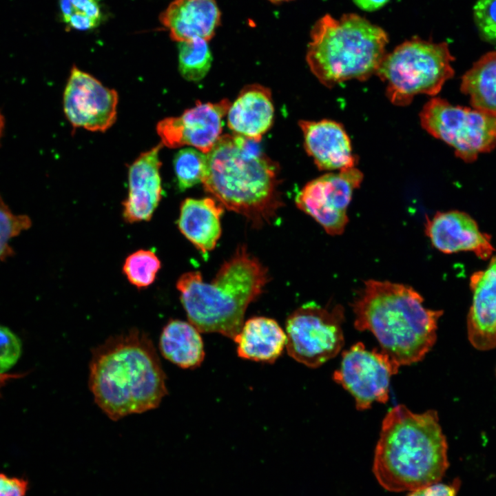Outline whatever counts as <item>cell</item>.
<instances>
[{
    "label": "cell",
    "mask_w": 496,
    "mask_h": 496,
    "mask_svg": "<svg viewBox=\"0 0 496 496\" xmlns=\"http://www.w3.org/2000/svg\"><path fill=\"white\" fill-rule=\"evenodd\" d=\"M116 91L73 66L63 94L65 114L74 127L105 132L116 121Z\"/></svg>",
    "instance_id": "12"
},
{
    "label": "cell",
    "mask_w": 496,
    "mask_h": 496,
    "mask_svg": "<svg viewBox=\"0 0 496 496\" xmlns=\"http://www.w3.org/2000/svg\"><path fill=\"white\" fill-rule=\"evenodd\" d=\"M460 90L473 107L496 114V51L482 56L463 75Z\"/></svg>",
    "instance_id": "23"
},
{
    "label": "cell",
    "mask_w": 496,
    "mask_h": 496,
    "mask_svg": "<svg viewBox=\"0 0 496 496\" xmlns=\"http://www.w3.org/2000/svg\"><path fill=\"white\" fill-rule=\"evenodd\" d=\"M344 308L331 309L314 302L302 304L287 319V350L297 362L316 368L334 358L344 343Z\"/></svg>",
    "instance_id": "9"
},
{
    "label": "cell",
    "mask_w": 496,
    "mask_h": 496,
    "mask_svg": "<svg viewBox=\"0 0 496 496\" xmlns=\"http://www.w3.org/2000/svg\"><path fill=\"white\" fill-rule=\"evenodd\" d=\"M389 1L390 0H353L354 3L360 9L369 12L381 8Z\"/></svg>",
    "instance_id": "33"
},
{
    "label": "cell",
    "mask_w": 496,
    "mask_h": 496,
    "mask_svg": "<svg viewBox=\"0 0 496 496\" xmlns=\"http://www.w3.org/2000/svg\"><path fill=\"white\" fill-rule=\"evenodd\" d=\"M473 17L481 37L496 44V0H477L473 6Z\"/></svg>",
    "instance_id": "29"
},
{
    "label": "cell",
    "mask_w": 496,
    "mask_h": 496,
    "mask_svg": "<svg viewBox=\"0 0 496 496\" xmlns=\"http://www.w3.org/2000/svg\"><path fill=\"white\" fill-rule=\"evenodd\" d=\"M59 6L63 21L77 30L94 29L103 17L99 0H60Z\"/></svg>",
    "instance_id": "25"
},
{
    "label": "cell",
    "mask_w": 496,
    "mask_h": 496,
    "mask_svg": "<svg viewBox=\"0 0 496 496\" xmlns=\"http://www.w3.org/2000/svg\"><path fill=\"white\" fill-rule=\"evenodd\" d=\"M21 374H10V373H0V391L6 383L12 379H16L21 378Z\"/></svg>",
    "instance_id": "34"
},
{
    "label": "cell",
    "mask_w": 496,
    "mask_h": 496,
    "mask_svg": "<svg viewBox=\"0 0 496 496\" xmlns=\"http://www.w3.org/2000/svg\"><path fill=\"white\" fill-rule=\"evenodd\" d=\"M363 174L350 167L327 173L307 183L296 197L297 207L332 236L342 234L348 223L347 208Z\"/></svg>",
    "instance_id": "11"
},
{
    "label": "cell",
    "mask_w": 496,
    "mask_h": 496,
    "mask_svg": "<svg viewBox=\"0 0 496 496\" xmlns=\"http://www.w3.org/2000/svg\"><path fill=\"white\" fill-rule=\"evenodd\" d=\"M424 231L433 247L444 254L471 251L486 260L495 251L491 236L482 232L476 221L464 211H439L431 218L426 217Z\"/></svg>",
    "instance_id": "14"
},
{
    "label": "cell",
    "mask_w": 496,
    "mask_h": 496,
    "mask_svg": "<svg viewBox=\"0 0 496 496\" xmlns=\"http://www.w3.org/2000/svg\"><path fill=\"white\" fill-rule=\"evenodd\" d=\"M448 464L447 443L435 411L415 413L397 405L388 411L373 465L383 488L412 491L437 483Z\"/></svg>",
    "instance_id": "3"
},
{
    "label": "cell",
    "mask_w": 496,
    "mask_h": 496,
    "mask_svg": "<svg viewBox=\"0 0 496 496\" xmlns=\"http://www.w3.org/2000/svg\"><path fill=\"white\" fill-rule=\"evenodd\" d=\"M230 105L228 99L217 103L197 101L180 116L165 118L156 125L161 143L170 148L189 145L207 154L220 137L223 120Z\"/></svg>",
    "instance_id": "13"
},
{
    "label": "cell",
    "mask_w": 496,
    "mask_h": 496,
    "mask_svg": "<svg viewBox=\"0 0 496 496\" xmlns=\"http://www.w3.org/2000/svg\"><path fill=\"white\" fill-rule=\"evenodd\" d=\"M422 127L454 150L466 163L496 148V114L476 108L454 105L433 98L420 113Z\"/></svg>",
    "instance_id": "8"
},
{
    "label": "cell",
    "mask_w": 496,
    "mask_h": 496,
    "mask_svg": "<svg viewBox=\"0 0 496 496\" xmlns=\"http://www.w3.org/2000/svg\"><path fill=\"white\" fill-rule=\"evenodd\" d=\"M269 280L265 267L240 245L210 282L203 281L199 271H189L178 279L176 288L189 322L200 332L234 339L249 304Z\"/></svg>",
    "instance_id": "5"
},
{
    "label": "cell",
    "mask_w": 496,
    "mask_h": 496,
    "mask_svg": "<svg viewBox=\"0 0 496 496\" xmlns=\"http://www.w3.org/2000/svg\"><path fill=\"white\" fill-rule=\"evenodd\" d=\"M400 366L383 351L367 350L359 342L342 352L333 379L352 395L357 409L364 411L375 402L388 401L391 378Z\"/></svg>",
    "instance_id": "10"
},
{
    "label": "cell",
    "mask_w": 496,
    "mask_h": 496,
    "mask_svg": "<svg viewBox=\"0 0 496 496\" xmlns=\"http://www.w3.org/2000/svg\"><path fill=\"white\" fill-rule=\"evenodd\" d=\"M21 353L20 340L9 329L0 325V373H7L17 363Z\"/></svg>",
    "instance_id": "30"
},
{
    "label": "cell",
    "mask_w": 496,
    "mask_h": 496,
    "mask_svg": "<svg viewBox=\"0 0 496 496\" xmlns=\"http://www.w3.org/2000/svg\"><path fill=\"white\" fill-rule=\"evenodd\" d=\"M207 42L200 39L179 42L178 68L186 80L200 81L209 72L212 55Z\"/></svg>",
    "instance_id": "24"
},
{
    "label": "cell",
    "mask_w": 496,
    "mask_h": 496,
    "mask_svg": "<svg viewBox=\"0 0 496 496\" xmlns=\"http://www.w3.org/2000/svg\"><path fill=\"white\" fill-rule=\"evenodd\" d=\"M26 215L13 214L0 196V262L13 254L11 240L31 226Z\"/></svg>",
    "instance_id": "28"
},
{
    "label": "cell",
    "mask_w": 496,
    "mask_h": 496,
    "mask_svg": "<svg viewBox=\"0 0 496 496\" xmlns=\"http://www.w3.org/2000/svg\"><path fill=\"white\" fill-rule=\"evenodd\" d=\"M454 59L446 43L408 40L385 54L376 74L395 105H409L418 94L436 95L454 75Z\"/></svg>",
    "instance_id": "7"
},
{
    "label": "cell",
    "mask_w": 496,
    "mask_h": 496,
    "mask_svg": "<svg viewBox=\"0 0 496 496\" xmlns=\"http://www.w3.org/2000/svg\"><path fill=\"white\" fill-rule=\"evenodd\" d=\"M206 159V154L195 148H184L176 153L174 169L178 187L181 191L201 183Z\"/></svg>",
    "instance_id": "27"
},
{
    "label": "cell",
    "mask_w": 496,
    "mask_h": 496,
    "mask_svg": "<svg viewBox=\"0 0 496 496\" xmlns=\"http://www.w3.org/2000/svg\"><path fill=\"white\" fill-rule=\"evenodd\" d=\"M161 267V261L154 252L139 249L126 258L123 272L132 285L143 289L154 282Z\"/></svg>",
    "instance_id": "26"
},
{
    "label": "cell",
    "mask_w": 496,
    "mask_h": 496,
    "mask_svg": "<svg viewBox=\"0 0 496 496\" xmlns=\"http://www.w3.org/2000/svg\"><path fill=\"white\" fill-rule=\"evenodd\" d=\"M488 266L474 272L469 286L472 304L467 318L468 340L480 351L496 347V255Z\"/></svg>",
    "instance_id": "16"
},
{
    "label": "cell",
    "mask_w": 496,
    "mask_h": 496,
    "mask_svg": "<svg viewBox=\"0 0 496 496\" xmlns=\"http://www.w3.org/2000/svg\"><path fill=\"white\" fill-rule=\"evenodd\" d=\"M158 347L166 360L182 369H195L205 358L200 331L191 322L178 319H172L164 326Z\"/></svg>",
    "instance_id": "22"
},
{
    "label": "cell",
    "mask_w": 496,
    "mask_h": 496,
    "mask_svg": "<svg viewBox=\"0 0 496 496\" xmlns=\"http://www.w3.org/2000/svg\"><path fill=\"white\" fill-rule=\"evenodd\" d=\"M206 158L201 180L205 190L254 227L269 223L284 203L278 190V165L259 143L235 134H224Z\"/></svg>",
    "instance_id": "2"
},
{
    "label": "cell",
    "mask_w": 496,
    "mask_h": 496,
    "mask_svg": "<svg viewBox=\"0 0 496 496\" xmlns=\"http://www.w3.org/2000/svg\"><path fill=\"white\" fill-rule=\"evenodd\" d=\"M386 32L356 14H326L311 31L306 60L319 81L331 87L351 79L365 81L385 56Z\"/></svg>",
    "instance_id": "6"
},
{
    "label": "cell",
    "mask_w": 496,
    "mask_h": 496,
    "mask_svg": "<svg viewBox=\"0 0 496 496\" xmlns=\"http://www.w3.org/2000/svg\"><path fill=\"white\" fill-rule=\"evenodd\" d=\"M304 146L320 170L333 171L354 167L357 157L353 154L350 138L342 124L331 120L300 121Z\"/></svg>",
    "instance_id": "17"
},
{
    "label": "cell",
    "mask_w": 496,
    "mask_h": 496,
    "mask_svg": "<svg viewBox=\"0 0 496 496\" xmlns=\"http://www.w3.org/2000/svg\"><path fill=\"white\" fill-rule=\"evenodd\" d=\"M3 128H4V118H3V115L0 112V140H1V136L3 134Z\"/></svg>",
    "instance_id": "35"
},
{
    "label": "cell",
    "mask_w": 496,
    "mask_h": 496,
    "mask_svg": "<svg viewBox=\"0 0 496 496\" xmlns=\"http://www.w3.org/2000/svg\"><path fill=\"white\" fill-rule=\"evenodd\" d=\"M224 208L212 198H188L181 203L178 227L204 254L215 247L220 237V218Z\"/></svg>",
    "instance_id": "20"
},
{
    "label": "cell",
    "mask_w": 496,
    "mask_h": 496,
    "mask_svg": "<svg viewBox=\"0 0 496 496\" xmlns=\"http://www.w3.org/2000/svg\"><path fill=\"white\" fill-rule=\"evenodd\" d=\"M269 1L273 2V3H278V2H281V1H288V0H269Z\"/></svg>",
    "instance_id": "36"
},
{
    "label": "cell",
    "mask_w": 496,
    "mask_h": 496,
    "mask_svg": "<svg viewBox=\"0 0 496 496\" xmlns=\"http://www.w3.org/2000/svg\"><path fill=\"white\" fill-rule=\"evenodd\" d=\"M233 340L237 344L239 357L273 363L282 354L287 335L276 320L258 316L247 320Z\"/></svg>",
    "instance_id": "21"
},
{
    "label": "cell",
    "mask_w": 496,
    "mask_h": 496,
    "mask_svg": "<svg viewBox=\"0 0 496 496\" xmlns=\"http://www.w3.org/2000/svg\"><path fill=\"white\" fill-rule=\"evenodd\" d=\"M88 386L94 402L113 421L156 409L168 393L152 340L138 329L92 349Z\"/></svg>",
    "instance_id": "1"
},
{
    "label": "cell",
    "mask_w": 496,
    "mask_h": 496,
    "mask_svg": "<svg viewBox=\"0 0 496 496\" xmlns=\"http://www.w3.org/2000/svg\"><path fill=\"white\" fill-rule=\"evenodd\" d=\"M27 488L25 480L0 473V496H25Z\"/></svg>",
    "instance_id": "31"
},
{
    "label": "cell",
    "mask_w": 496,
    "mask_h": 496,
    "mask_svg": "<svg viewBox=\"0 0 496 496\" xmlns=\"http://www.w3.org/2000/svg\"><path fill=\"white\" fill-rule=\"evenodd\" d=\"M454 486L444 484H433L411 491L408 496H455Z\"/></svg>",
    "instance_id": "32"
},
{
    "label": "cell",
    "mask_w": 496,
    "mask_h": 496,
    "mask_svg": "<svg viewBox=\"0 0 496 496\" xmlns=\"http://www.w3.org/2000/svg\"><path fill=\"white\" fill-rule=\"evenodd\" d=\"M215 0H174L161 13V23L179 42L196 39L209 41L220 22Z\"/></svg>",
    "instance_id": "18"
},
{
    "label": "cell",
    "mask_w": 496,
    "mask_h": 496,
    "mask_svg": "<svg viewBox=\"0 0 496 496\" xmlns=\"http://www.w3.org/2000/svg\"><path fill=\"white\" fill-rule=\"evenodd\" d=\"M162 147L161 143L143 152L129 167L128 194L123 202V216L127 223L149 220L161 200Z\"/></svg>",
    "instance_id": "15"
},
{
    "label": "cell",
    "mask_w": 496,
    "mask_h": 496,
    "mask_svg": "<svg viewBox=\"0 0 496 496\" xmlns=\"http://www.w3.org/2000/svg\"><path fill=\"white\" fill-rule=\"evenodd\" d=\"M412 287L368 280L351 303L354 327L369 331L382 351L400 366L422 360L435 343L442 310L425 307Z\"/></svg>",
    "instance_id": "4"
},
{
    "label": "cell",
    "mask_w": 496,
    "mask_h": 496,
    "mask_svg": "<svg viewBox=\"0 0 496 496\" xmlns=\"http://www.w3.org/2000/svg\"><path fill=\"white\" fill-rule=\"evenodd\" d=\"M227 116V125L234 134L260 143L273 121L270 90L259 84L244 87L231 104Z\"/></svg>",
    "instance_id": "19"
}]
</instances>
